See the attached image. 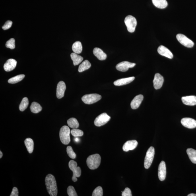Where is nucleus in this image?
<instances>
[{
    "label": "nucleus",
    "instance_id": "nucleus-1",
    "mask_svg": "<svg viewBox=\"0 0 196 196\" xmlns=\"http://www.w3.org/2000/svg\"><path fill=\"white\" fill-rule=\"evenodd\" d=\"M45 183L49 195L56 196L57 194V183L55 177L51 174L47 175L45 177Z\"/></svg>",
    "mask_w": 196,
    "mask_h": 196
},
{
    "label": "nucleus",
    "instance_id": "nucleus-2",
    "mask_svg": "<svg viewBox=\"0 0 196 196\" xmlns=\"http://www.w3.org/2000/svg\"><path fill=\"white\" fill-rule=\"evenodd\" d=\"M101 158L98 154L92 155L89 156L86 160V164L91 170H94L98 168L100 165Z\"/></svg>",
    "mask_w": 196,
    "mask_h": 196
},
{
    "label": "nucleus",
    "instance_id": "nucleus-3",
    "mask_svg": "<svg viewBox=\"0 0 196 196\" xmlns=\"http://www.w3.org/2000/svg\"><path fill=\"white\" fill-rule=\"evenodd\" d=\"M70 132V129L67 126H64L60 129L59 132L60 138L62 143L64 145H68L71 141Z\"/></svg>",
    "mask_w": 196,
    "mask_h": 196
},
{
    "label": "nucleus",
    "instance_id": "nucleus-4",
    "mask_svg": "<svg viewBox=\"0 0 196 196\" xmlns=\"http://www.w3.org/2000/svg\"><path fill=\"white\" fill-rule=\"evenodd\" d=\"M77 162L73 160L70 161L69 163V167L70 170L73 171V175L72 177V180L74 182L77 181V177H80L81 175V169L79 167H78Z\"/></svg>",
    "mask_w": 196,
    "mask_h": 196
},
{
    "label": "nucleus",
    "instance_id": "nucleus-5",
    "mask_svg": "<svg viewBox=\"0 0 196 196\" xmlns=\"http://www.w3.org/2000/svg\"><path fill=\"white\" fill-rule=\"evenodd\" d=\"M102 98V96L98 94H90L85 95L82 98V100L85 104H92L98 102Z\"/></svg>",
    "mask_w": 196,
    "mask_h": 196
},
{
    "label": "nucleus",
    "instance_id": "nucleus-6",
    "mask_svg": "<svg viewBox=\"0 0 196 196\" xmlns=\"http://www.w3.org/2000/svg\"><path fill=\"white\" fill-rule=\"evenodd\" d=\"M124 22L127 31L130 32H135L137 22L136 19L131 15H128L125 18Z\"/></svg>",
    "mask_w": 196,
    "mask_h": 196
},
{
    "label": "nucleus",
    "instance_id": "nucleus-7",
    "mask_svg": "<svg viewBox=\"0 0 196 196\" xmlns=\"http://www.w3.org/2000/svg\"><path fill=\"white\" fill-rule=\"evenodd\" d=\"M155 154V149L154 147H150L146 152L144 165L146 169H148L151 165L153 161Z\"/></svg>",
    "mask_w": 196,
    "mask_h": 196
},
{
    "label": "nucleus",
    "instance_id": "nucleus-8",
    "mask_svg": "<svg viewBox=\"0 0 196 196\" xmlns=\"http://www.w3.org/2000/svg\"><path fill=\"white\" fill-rule=\"evenodd\" d=\"M111 118V117L106 113H103L96 118L94 121V125L98 127L102 126L108 123Z\"/></svg>",
    "mask_w": 196,
    "mask_h": 196
},
{
    "label": "nucleus",
    "instance_id": "nucleus-9",
    "mask_svg": "<svg viewBox=\"0 0 196 196\" xmlns=\"http://www.w3.org/2000/svg\"><path fill=\"white\" fill-rule=\"evenodd\" d=\"M176 38L178 42L187 48H192L194 46V43L193 41L185 35L179 34L177 35Z\"/></svg>",
    "mask_w": 196,
    "mask_h": 196
},
{
    "label": "nucleus",
    "instance_id": "nucleus-10",
    "mask_svg": "<svg viewBox=\"0 0 196 196\" xmlns=\"http://www.w3.org/2000/svg\"><path fill=\"white\" fill-rule=\"evenodd\" d=\"M136 65L135 63H130L127 61H123L117 64L116 69L118 71L125 72L127 71L129 68H133Z\"/></svg>",
    "mask_w": 196,
    "mask_h": 196
},
{
    "label": "nucleus",
    "instance_id": "nucleus-11",
    "mask_svg": "<svg viewBox=\"0 0 196 196\" xmlns=\"http://www.w3.org/2000/svg\"><path fill=\"white\" fill-rule=\"evenodd\" d=\"M166 171L165 163L164 161L161 162L158 167V176L160 180H165L166 177Z\"/></svg>",
    "mask_w": 196,
    "mask_h": 196
},
{
    "label": "nucleus",
    "instance_id": "nucleus-12",
    "mask_svg": "<svg viewBox=\"0 0 196 196\" xmlns=\"http://www.w3.org/2000/svg\"><path fill=\"white\" fill-rule=\"evenodd\" d=\"M181 124L189 129H194L196 127V121L190 118H184L181 119Z\"/></svg>",
    "mask_w": 196,
    "mask_h": 196
},
{
    "label": "nucleus",
    "instance_id": "nucleus-13",
    "mask_svg": "<svg viewBox=\"0 0 196 196\" xmlns=\"http://www.w3.org/2000/svg\"><path fill=\"white\" fill-rule=\"evenodd\" d=\"M66 86L65 82L63 81H60L57 84L56 89V96L59 99L63 98L65 96Z\"/></svg>",
    "mask_w": 196,
    "mask_h": 196
},
{
    "label": "nucleus",
    "instance_id": "nucleus-14",
    "mask_svg": "<svg viewBox=\"0 0 196 196\" xmlns=\"http://www.w3.org/2000/svg\"><path fill=\"white\" fill-rule=\"evenodd\" d=\"M164 78L159 73H156L153 81L154 87L156 90L160 89L164 83Z\"/></svg>",
    "mask_w": 196,
    "mask_h": 196
},
{
    "label": "nucleus",
    "instance_id": "nucleus-15",
    "mask_svg": "<svg viewBox=\"0 0 196 196\" xmlns=\"http://www.w3.org/2000/svg\"><path fill=\"white\" fill-rule=\"evenodd\" d=\"M138 142L135 140L127 141L124 144L123 149L124 151L127 152L129 150H132L137 147Z\"/></svg>",
    "mask_w": 196,
    "mask_h": 196
},
{
    "label": "nucleus",
    "instance_id": "nucleus-16",
    "mask_svg": "<svg viewBox=\"0 0 196 196\" xmlns=\"http://www.w3.org/2000/svg\"><path fill=\"white\" fill-rule=\"evenodd\" d=\"M158 52L159 54L169 59H172L173 57V55L171 52L166 47L161 45L158 48Z\"/></svg>",
    "mask_w": 196,
    "mask_h": 196
},
{
    "label": "nucleus",
    "instance_id": "nucleus-17",
    "mask_svg": "<svg viewBox=\"0 0 196 196\" xmlns=\"http://www.w3.org/2000/svg\"><path fill=\"white\" fill-rule=\"evenodd\" d=\"M17 65V61L15 59H11L8 60L4 65V69L6 72L12 71L15 69Z\"/></svg>",
    "mask_w": 196,
    "mask_h": 196
},
{
    "label": "nucleus",
    "instance_id": "nucleus-18",
    "mask_svg": "<svg viewBox=\"0 0 196 196\" xmlns=\"http://www.w3.org/2000/svg\"><path fill=\"white\" fill-rule=\"evenodd\" d=\"M143 99L144 96L140 94L136 96L131 102V108L133 109H136L139 108Z\"/></svg>",
    "mask_w": 196,
    "mask_h": 196
},
{
    "label": "nucleus",
    "instance_id": "nucleus-19",
    "mask_svg": "<svg viewBox=\"0 0 196 196\" xmlns=\"http://www.w3.org/2000/svg\"><path fill=\"white\" fill-rule=\"evenodd\" d=\"M181 101L183 104L187 106H194L196 105V96H190L183 97Z\"/></svg>",
    "mask_w": 196,
    "mask_h": 196
},
{
    "label": "nucleus",
    "instance_id": "nucleus-20",
    "mask_svg": "<svg viewBox=\"0 0 196 196\" xmlns=\"http://www.w3.org/2000/svg\"><path fill=\"white\" fill-rule=\"evenodd\" d=\"M135 79L134 77H129L128 78H121L117 80L114 82V84L115 86H120L125 85L131 83Z\"/></svg>",
    "mask_w": 196,
    "mask_h": 196
},
{
    "label": "nucleus",
    "instance_id": "nucleus-21",
    "mask_svg": "<svg viewBox=\"0 0 196 196\" xmlns=\"http://www.w3.org/2000/svg\"><path fill=\"white\" fill-rule=\"evenodd\" d=\"M93 53L95 56L100 60H104L106 59V54L100 48H94L93 50Z\"/></svg>",
    "mask_w": 196,
    "mask_h": 196
},
{
    "label": "nucleus",
    "instance_id": "nucleus-22",
    "mask_svg": "<svg viewBox=\"0 0 196 196\" xmlns=\"http://www.w3.org/2000/svg\"><path fill=\"white\" fill-rule=\"evenodd\" d=\"M24 144L29 153H32L34 149V142L33 140L30 138H27L24 141Z\"/></svg>",
    "mask_w": 196,
    "mask_h": 196
},
{
    "label": "nucleus",
    "instance_id": "nucleus-23",
    "mask_svg": "<svg viewBox=\"0 0 196 196\" xmlns=\"http://www.w3.org/2000/svg\"><path fill=\"white\" fill-rule=\"evenodd\" d=\"M152 3L156 7L164 9L167 7L168 3L166 0H152Z\"/></svg>",
    "mask_w": 196,
    "mask_h": 196
},
{
    "label": "nucleus",
    "instance_id": "nucleus-24",
    "mask_svg": "<svg viewBox=\"0 0 196 196\" xmlns=\"http://www.w3.org/2000/svg\"><path fill=\"white\" fill-rule=\"evenodd\" d=\"M71 57L73 61V65L75 66L79 65L83 60V58L81 56L74 52L71 53Z\"/></svg>",
    "mask_w": 196,
    "mask_h": 196
},
{
    "label": "nucleus",
    "instance_id": "nucleus-25",
    "mask_svg": "<svg viewBox=\"0 0 196 196\" xmlns=\"http://www.w3.org/2000/svg\"><path fill=\"white\" fill-rule=\"evenodd\" d=\"M186 152L191 161L193 164H196V150L189 148L187 150Z\"/></svg>",
    "mask_w": 196,
    "mask_h": 196
},
{
    "label": "nucleus",
    "instance_id": "nucleus-26",
    "mask_svg": "<svg viewBox=\"0 0 196 196\" xmlns=\"http://www.w3.org/2000/svg\"><path fill=\"white\" fill-rule=\"evenodd\" d=\"M31 111L34 113H38L41 112L42 109V107L38 102H33L30 107Z\"/></svg>",
    "mask_w": 196,
    "mask_h": 196
},
{
    "label": "nucleus",
    "instance_id": "nucleus-27",
    "mask_svg": "<svg viewBox=\"0 0 196 196\" xmlns=\"http://www.w3.org/2000/svg\"><path fill=\"white\" fill-rule=\"evenodd\" d=\"M72 49L74 53L77 54H80L82 52V47L81 43L79 41L73 43L72 46Z\"/></svg>",
    "mask_w": 196,
    "mask_h": 196
},
{
    "label": "nucleus",
    "instance_id": "nucleus-28",
    "mask_svg": "<svg viewBox=\"0 0 196 196\" xmlns=\"http://www.w3.org/2000/svg\"><path fill=\"white\" fill-rule=\"evenodd\" d=\"M91 66V65L89 61L88 60H85L78 67V71L79 73H82L89 69Z\"/></svg>",
    "mask_w": 196,
    "mask_h": 196
},
{
    "label": "nucleus",
    "instance_id": "nucleus-29",
    "mask_svg": "<svg viewBox=\"0 0 196 196\" xmlns=\"http://www.w3.org/2000/svg\"><path fill=\"white\" fill-rule=\"evenodd\" d=\"M67 123L69 126L73 129H77L79 126L78 121L75 118H71L67 121Z\"/></svg>",
    "mask_w": 196,
    "mask_h": 196
},
{
    "label": "nucleus",
    "instance_id": "nucleus-30",
    "mask_svg": "<svg viewBox=\"0 0 196 196\" xmlns=\"http://www.w3.org/2000/svg\"><path fill=\"white\" fill-rule=\"evenodd\" d=\"M25 77L24 75H19L10 78L8 80V82L10 84H15L18 83L23 79Z\"/></svg>",
    "mask_w": 196,
    "mask_h": 196
},
{
    "label": "nucleus",
    "instance_id": "nucleus-31",
    "mask_svg": "<svg viewBox=\"0 0 196 196\" xmlns=\"http://www.w3.org/2000/svg\"><path fill=\"white\" fill-rule=\"evenodd\" d=\"M29 104V101L27 98H24L23 99L20 104L19 108L20 111L23 112L27 108Z\"/></svg>",
    "mask_w": 196,
    "mask_h": 196
},
{
    "label": "nucleus",
    "instance_id": "nucleus-32",
    "mask_svg": "<svg viewBox=\"0 0 196 196\" xmlns=\"http://www.w3.org/2000/svg\"><path fill=\"white\" fill-rule=\"evenodd\" d=\"M71 133L72 135L75 137H81L84 135L83 131L77 128L72 129Z\"/></svg>",
    "mask_w": 196,
    "mask_h": 196
},
{
    "label": "nucleus",
    "instance_id": "nucleus-33",
    "mask_svg": "<svg viewBox=\"0 0 196 196\" xmlns=\"http://www.w3.org/2000/svg\"><path fill=\"white\" fill-rule=\"evenodd\" d=\"M6 46L7 48L10 49H14L15 48V40L13 38L10 39L6 43Z\"/></svg>",
    "mask_w": 196,
    "mask_h": 196
},
{
    "label": "nucleus",
    "instance_id": "nucleus-34",
    "mask_svg": "<svg viewBox=\"0 0 196 196\" xmlns=\"http://www.w3.org/2000/svg\"><path fill=\"white\" fill-rule=\"evenodd\" d=\"M67 152L68 156L73 159H75L76 157V154L73 151V148L71 146H68L67 148Z\"/></svg>",
    "mask_w": 196,
    "mask_h": 196
},
{
    "label": "nucleus",
    "instance_id": "nucleus-35",
    "mask_svg": "<svg viewBox=\"0 0 196 196\" xmlns=\"http://www.w3.org/2000/svg\"><path fill=\"white\" fill-rule=\"evenodd\" d=\"M92 196H103V190L102 187L98 186L94 190L93 192Z\"/></svg>",
    "mask_w": 196,
    "mask_h": 196
},
{
    "label": "nucleus",
    "instance_id": "nucleus-36",
    "mask_svg": "<svg viewBox=\"0 0 196 196\" xmlns=\"http://www.w3.org/2000/svg\"><path fill=\"white\" fill-rule=\"evenodd\" d=\"M67 193L69 196H77V193L75 190V188L73 186H69L68 187Z\"/></svg>",
    "mask_w": 196,
    "mask_h": 196
},
{
    "label": "nucleus",
    "instance_id": "nucleus-37",
    "mask_svg": "<svg viewBox=\"0 0 196 196\" xmlns=\"http://www.w3.org/2000/svg\"><path fill=\"white\" fill-rule=\"evenodd\" d=\"M12 24V22L11 21L8 20V21L5 23L4 25L2 28L4 30H7L11 27Z\"/></svg>",
    "mask_w": 196,
    "mask_h": 196
},
{
    "label": "nucleus",
    "instance_id": "nucleus-38",
    "mask_svg": "<svg viewBox=\"0 0 196 196\" xmlns=\"http://www.w3.org/2000/svg\"><path fill=\"white\" fill-rule=\"evenodd\" d=\"M122 196H131L132 194L131 190L129 188H126L124 191L122 193Z\"/></svg>",
    "mask_w": 196,
    "mask_h": 196
},
{
    "label": "nucleus",
    "instance_id": "nucleus-39",
    "mask_svg": "<svg viewBox=\"0 0 196 196\" xmlns=\"http://www.w3.org/2000/svg\"><path fill=\"white\" fill-rule=\"evenodd\" d=\"M10 196H19V191L17 188L16 187H14L12 189V190Z\"/></svg>",
    "mask_w": 196,
    "mask_h": 196
},
{
    "label": "nucleus",
    "instance_id": "nucleus-40",
    "mask_svg": "<svg viewBox=\"0 0 196 196\" xmlns=\"http://www.w3.org/2000/svg\"><path fill=\"white\" fill-rule=\"evenodd\" d=\"M187 196H196V194H189Z\"/></svg>",
    "mask_w": 196,
    "mask_h": 196
},
{
    "label": "nucleus",
    "instance_id": "nucleus-41",
    "mask_svg": "<svg viewBox=\"0 0 196 196\" xmlns=\"http://www.w3.org/2000/svg\"><path fill=\"white\" fill-rule=\"evenodd\" d=\"M3 156L2 152L1 151H0V158H1Z\"/></svg>",
    "mask_w": 196,
    "mask_h": 196
},
{
    "label": "nucleus",
    "instance_id": "nucleus-42",
    "mask_svg": "<svg viewBox=\"0 0 196 196\" xmlns=\"http://www.w3.org/2000/svg\"><path fill=\"white\" fill-rule=\"evenodd\" d=\"M76 139V141H77H77H78V139Z\"/></svg>",
    "mask_w": 196,
    "mask_h": 196
}]
</instances>
